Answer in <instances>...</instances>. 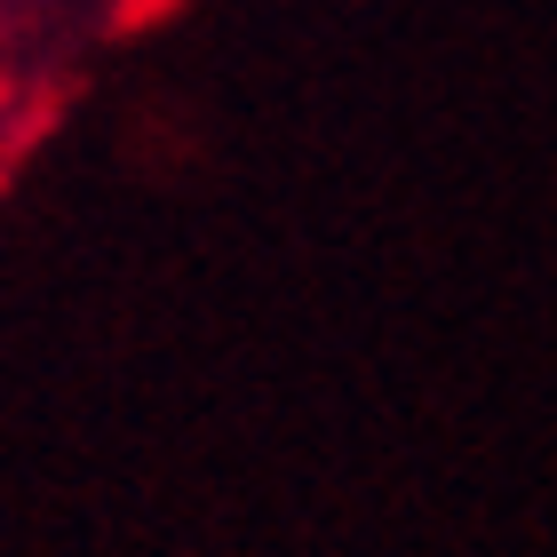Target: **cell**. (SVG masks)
<instances>
[]
</instances>
